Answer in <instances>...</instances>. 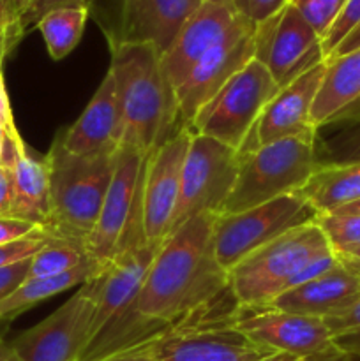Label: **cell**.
<instances>
[{
	"mask_svg": "<svg viewBox=\"0 0 360 361\" xmlns=\"http://www.w3.org/2000/svg\"><path fill=\"white\" fill-rule=\"evenodd\" d=\"M215 217L196 215L161 243L141 291L120 317L143 319L166 334L184 324L236 319L240 307L228 271L214 256Z\"/></svg>",
	"mask_w": 360,
	"mask_h": 361,
	"instance_id": "1",
	"label": "cell"
},
{
	"mask_svg": "<svg viewBox=\"0 0 360 361\" xmlns=\"http://www.w3.org/2000/svg\"><path fill=\"white\" fill-rule=\"evenodd\" d=\"M120 115V145L141 155L169 140L180 127L179 104L161 53L145 42L112 39V63Z\"/></svg>",
	"mask_w": 360,
	"mask_h": 361,
	"instance_id": "2",
	"label": "cell"
},
{
	"mask_svg": "<svg viewBox=\"0 0 360 361\" xmlns=\"http://www.w3.org/2000/svg\"><path fill=\"white\" fill-rule=\"evenodd\" d=\"M119 150V148H116ZM116 150L76 155L53 141L44 157L49 175V217L44 231L83 249L101 214Z\"/></svg>",
	"mask_w": 360,
	"mask_h": 361,
	"instance_id": "3",
	"label": "cell"
},
{
	"mask_svg": "<svg viewBox=\"0 0 360 361\" xmlns=\"http://www.w3.org/2000/svg\"><path fill=\"white\" fill-rule=\"evenodd\" d=\"M334 252L316 222L300 226L244 257L228 271V284L242 309H263L286 293L296 271Z\"/></svg>",
	"mask_w": 360,
	"mask_h": 361,
	"instance_id": "4",
	"label": "cell"
},
{
	"mask_svg": "<svg viewBox=\"0 0 360 361\" xmlns=\"http://www.w3.org/2000/svg\"><path fill=\"white\" fill-rule=\"evenodd\" d=\"M314 140L316 136L286 137L240 155L239 175L219 215L239 214L299 192L320 164Z\"/></svg>",
	"mask_w": 360,
	"mask_h": 361,
	"instance_id": "5",
	"label": "cell"
},
{
	"mask_svg": "<svg viewBox=\"0 0 360 361\" xmlns=\"http://www.w3.org/2000/svg\"><path fill=\"white\" fill-rule=\"evenodd\" d=\"M279 90L263 63L253 59L198 111L187 129L240 154L249 143L261 113Z\"/></svg>",
	"mask_w": 360,
	"mask_h": 361,
	"instance_id": "6",
	"label": "cell"
},
{
	"mask_svg": "<svg viewBox=\"0 0 360 361\" xmlns=\"http://www.w3.org/2000/svg\"><path fill=\"white\" fill-rule=\"evenodd\" d=\"M147 157L127 147L116 150L101 214L83 245L85 254L99 263H109L116 254L147 243L141 231V176Z\"/></svg>",
	"mask_w": 360,
	"mask_h": 361,
	"instance_id": "7",
	"label": "cell"
},
{
	"mask_svg": "<svg viewBox=\"0 0 360 361\" xmlns=\"http://www.w3.org/2000/svg\"><path fill=\"white\" fill-rule=\"evenodd\" d=\"M318 212L299 194L277 197L239 214L217 215L214 222V256L226 271L272 240L300 226L316 222Z\"/></svg>",
	"mask_w": 360,
	"mask_h": 361,
	"instance_id": "8",
	"label": "cell"
},
{
	"mask_svg": "<svg viewBox=\"0 0 360 361\" xmlns=\"http://www.w3.org/2000/svg\"><path fill=\"white\" fill-rule=\"evenodd\" d=\"M239 168V152L212 137L193 133L184 161L179 203L169 235L196 215H219L226 197L232 192Z\"/></svg>",
	"mask_w": 360,
	"mask_h": 361,
	"instance_id": "9",
	"label": "cell"
},
{
	"mask_svg": "<svg viewBox=\"0 0 360 361\" xmlns=\"http://www.w3.org/2000/svg\"><path fill=\"white\" fill-rule=\"evenodd\" d=\"M97 279V277H95ZM95 279L71 296L46 319L13 341L21 361H78L92 338L95 314Z\"/></svg>",
	"mask_w": 360,
	"mask_h": 361,
	"instance_id": "10",
	"label": "cell"
},
{
	"mask_svg": "<svg viewBox=\"0 0 360 361\" xmlns=\"http://www.w3.org/2000/svg\"><path fill=\"white\" fill-rule=\"evenodd\" d=\"M254 59L263 63L279 88L325 62L320 35L289 4L256 25Z\"/></svg>",
	"mask_w": 360,
	"mask_h": 361,
	"instance_id": "11",
	"label": "cell"
},
{
	"mask_svg": "<svg viewBox=\"0 0 360 361\" xmlns=\"http://www.w3.org/2000/svg\"><path fill=\"white\" fill-rule=\"evenodd\" d=\"M256 25L240 14L228 34L193 67L175 90L180 127H189L194 116L214 95L254 59Z\"/></svg>",
	"mask_w": 360,
	"mask_h": 361,
	"instance_id": "12",
	"label": "cell"
},
{
	"mask_svg": "<svg viewBox=\"0 0 360 361\" xmlns=\"http://www.w3.org/2000/svg\"><path fill=\"white\" fill-rule=\"evenodd\" d=\"M191 136V129L180 127L145 161L141 176V231L145 242L162 243L169 235Z\"/></svg>",
	"mask_w": 360,
	"mask_h": 361,
	"instance_id": "13",
	"label": "cell"
},
{
	"mask_svg": "<svg viewBox=\"0 0 360 361\" xmlns=\"http://www.w3.org/2000/svg\"><path fill=\"white\" fill-rule=\"evenodd\" d=\"M145 349L155 361H258L274 355L236 330L235 321L173 328Z\"/></svg>",
	"mask_w": 360,
	"mask_h": 361,
	"instance_id": "14",
	"label": "cell"
},
{
	"mask_svg": "<svg viewBox=\"0 0 360 361\" xmlns=\"http://www.w3.org/2000/svg\"><path fill=\"white\" fill-rule=\"evenodd\" d=\"M236 330L242 331L254 344L270 353L306 358L330 351V331L321 317L300 316L275 309H242L235 321Z\"/></svg>",
	"mask_w": 360,
	"mask_h": 361,
	"instance_id": "15",
	"label": "cell"
},
{
	"mask_svg": "<svg viewBox=\"0 0 360 361\" xmlns=\"http://www.w3.org/2000/svg\"><path fill=\"white\" fill-rule=\"evenodd\" d=\"M325 67L327 62L318 63L275 94L261 113L249 143L239 155L286 137L316 136V129L311 123V111L323 80Z\"/></svg>",
	"mask_w": 360,
	"mask_h": 361,
	"instance_id": "16",
	"label": "cell"
},
{
	"mask_svg": "<svg viewBox=\"0 0 360 361\" xmlns=\"http://www.w3.org/2000/svg\"><path fill=\"white\" fill-rule=\"evenodd\" d=\"M161 243H141L116 254L106 270L95 279V314L92 338L112 321L122 316L141 291ZM90 338V341H92ZM90 344V342H88Z\"/></svg>",
	"mask_w": 360,
	"mask_h": 361,
	"instance_id": "17",
	"label": "cell"
},
{
	"mask_svg": "<svg viewBox=\"0 0 360 361\" xmlns=\"http://www.w3.org/2000/svg\"><path fill=\"white\" fill-rule=\"evenodd\" d=\"M239 16L240 13L222 4L201 2L180 28L172 46L161 55L162 69L175 90L189 76L193 67L228 34Z\"/></svg>",
	"mask_w": 360,
	"mask_h": 361,
	"instance_id": "18",
	"label": "cell"
},
{
	"mask_svg": "<svg viewBox=\"0 0 360 361\" xmlns=\"http://www.w3.org/2000/svg\"><path fill=\"white\" fill-rule=\"evenodd\" d=\"M359 300L360 275L339 261L325 274L279 295L268 303V309L323 319L348 309Z\"/></svg>",
	"mask_w": 360,
	"mask_h": 361,
	"instance_id": "19",
	"label": "cell"
},
{
	"mask_svg": "<svg viewBox=\"0 0 360 361\" xmlns=\"http://www.w3.org/2000/svg\"><path fill=\"white\" fill-rule=\"evenodd\" d=\"M64 150L76 155H90L116 150L120 145V115L115 78L108 69L85 111L76 122L56 136Z\"/></svg>",
	"mask_w": 360,
	"mask_h": 361,
	"instance_id": "20",
	"label": "cell"
},
{
	"mask_svg": "<svg viewBox=\"0 0 360 361\" xmlns=\"http://www.w3.org/2000/svg\"><path fill=\"white\" fill-rule=\"evenodd\" d=\"M203 0H124L122 41L145 42L164 53Z\"/></svg>",
	"mask_w": 360,
	"mask_h": 361,
	"instance_id": "21",
	"label": "cell"
},
{
	"mask_svg": "<svg viewBox=\"0 0 360 361\" xmlns=\"http://www.w3.org/2000/svg\"><path fill=\"white\" fill-rule=\"evenodd\" d=\"M0 164L11 169L13 180L9 217L44 229L49 217V175L44 159L32 157L23 141L16 143L7 137Z\"/></svg>",
	"mask_w": 360,
	"mask_h": 361,
	"instance_id": "22",
	"label": "cell"
},
{
	"mask_svg": "<svg viewBox=\"0 0 360 361\" xmlns=\"http://www.w3.org/2000/svg\"><path fill=\"white\" fill-rule=\"evenodd\" d=\"M325 62L323 80L311 111V123L316 130L349 118L353 109H360V48Z\"/></svg>",
	"mask_w": 360,
	"mask_h": 361,
	"instance_id": "23",
	"label": "cell"
},
{
	"mask_svg": "<svg viewBox=\"0 0 360 361\" xmlns=\"http://www.w3.org/2000/svg\"><path fill=\"white\" fill-rule=\"evenodd\" d=\"M296 194L302 196L318 215L332 214L360 201V162L318 164L306 185Z\"/></svg>",
	"mask_w": 360,
	"mask_h": 361,
	"instance_id": "24",
	"label": "cell"
},
{
	"mask_svg": "<svg viewBox=\"0 0 360 361\" xmlns=\"http://www.w3.org/2000/svg\"><path fill=\"white\" fill-rule=\"evenodd\" d=\"M106 267H108V263H99V261L88 257L80 267L73 268L66 274L25 281L13 295L7 296L4 302H0V321L14 319L21 312L32 309L37 303L60 295V293L67 291L74 286L85 284V282L99 277L106 270Z\"/></svg>",
	"mask_w": 360,
	"mask_h": 361,
	"instance_id": "25",
	"label": "cell"
},
{
	"mask_svg": "<svg viewBox=\"0 0 360 361\" xmlns=\"http://www.w3.org/2000/svg\"><path fill=\"white\" fill-rule=\"evenodd\" d=\"M88 20V7H59L46 13L37 21L35 28L42 34L53 60H62L73 51L83 35Z\"/></svg>",
	"mask_w": 360,
	"mask_h": 361,
	"instance_id": "26",
	"label": "cell"
},
{
	"mask_svg": "<svg viewBox=\"0 0 360 361\" xmlns=\"http://www.w3.org/2000/svg\"><path fill=\"white\" fill-rule=\"evenodd\" d=\"M87 259L88 256L80 245H76L73 242H67V240L49 236L44 247L32 256L27 281L66 274V271L80 267Z\"/></svg>",
	"mask_w": 360,
	"mask_h": 361,
	"instance_id": "27",
	"label": "cell"
},
{
	"mask_svg": "<svg viewBox=\"0 0 360 361\" xmlns=\"http://www.w3.org/2000/svg\"><path fill=\"white\" fill-rule=\"evenodd\" d=\"M332 344L352 358H360V300L348 309L323 317Z\"/></svg>",
	"mask_w": 360,
	"mask_h": 361,
	"instance_id": "28",
	"label": "cell"
},
{
	"mask_svg": "<svg viewBox=\"0 0 360 361\" xmlns=\"http://www.w3.org/2000/svg\"><path fill=\"white\" fill-rule=\"evenodd\" d=\"M316 224L325 233L334 252L360 247V215L320 214Z\"/></svg>",
	"mask_w": 360,
	"mask_h": 361,
	"instance_id": "29",
	"label": "cell"
},
{
	"mask_svg": "<svg viewBox=\"0 0 360 361\" xmlns=\"http://www.w3.org/2000/svg\"><path fill=\"white\" fill-rule=\"evenodd\" d=\"M23 16L25 0H0V69L27 34Z\"/></svg>",
	"mask_w": 360,
	"mask_h": 361,
	"instance_id": "30",
	"label": "cell"
},
{
	"mask_svg": "<svg viewBox=\"0 0 360 361\" xmlns=\"http://www.w3.org/2000/svg\"><path fill=\"white\" fill-rule=\"evenodd\" d=\"M344 2L346 0H288L289 6L295 7L296 13L311 25L320 39L325 37Z\"/></svg>",
	"mask_w": 360,
	"mask_h": 361,
	"instance_id": "31",
	"label": "cell"
},
{
	"mask_svg": "<svg viewBox=\"0 0 360 361\" xmlns=\"http://www.w3.org/2000/svg\"><path fill=\"white\" fill-rule=\"evenodd\" d=\"M360 27V0H346L341 13L337 14L335 21L325 37L321 39V51L325 60L330 59L332 53L337 49V46L352 34L355 28Z\"/></svg>",
	"mask_w": 360,
	"mask_h": 361,
	"instance_id": "32",
	"label": "cell"
},
{
	"mask_svg": "<svg viewBox=\"0 0 360 361\" xmlns=\"http://www.w3.org/2000/svg\"><path fill=\"white\" fill-rule=\"evenodd\" d=\"M325 161L320 164H344L360 162V122L346 127L325 143Z\"/></svg>",
	"mask_w": 360,
	"mask_h": 361,
	"instance_id": "33",
	"label": "cell"
},
{
	"mask_svg": "<svg viewBox=\"0 0 360 361\" xmlns=\"http://www.w3.org/2000/svg\"><path fill=\"white\" fill-rule=\"evenodd\" d=\"M48 240V233L41 231L34 236H28V238L7 243V245H0V267H6V264L18 263V261L32 257L35 252H39L44 247V243Z\"/></svg>",
	"mask_w": 360,
	"mask_h": 361,
	"instance_id": "34",
	"label": "cell"
},
{
	"mask_svg": "<svg viewBox=\"0 0 360 361\" xmlns=\"http://www.w3.org/2000/svg\"><path fill=\"white\" fill-rule=\"evenodd\" d=\"M233 2H235L236 13L258 25L279 13L288 4V0H233Z\"/></svg>",
	"mask_w": 360,
	"mask_h": 361,
	"instance_id": "35",
	"label": "cell"
},
{
	"mask_svg": "<svg viewBox=\"0 0 360 361\" xmlns=\"http://www.w3.org/2000/svg\"><path fill=\"white\" fill-rule=\"evenodd\" d=\"M30 259H21L18 263L6 264L0 267V302L13 295L28 277V270H30Z\"/></svg>",
	"mask_w": 360,
	"mask_h": 361,
	"instance_id": "36",
	"label": "cell"
},
{
	"mask_svg": "<svg viewBox=\"0 0 360 361\" xmlns=\"http://www.w3.org/2000/svg\"><path fill=\"white\" fill-rule=\"evenodd\" d=\"M76 6H87V0H28L27 11L23 16V27L25 30H30L32 27L37 25V21L44 16L46 13L59 7H76Z\"/></svg>",
	"mask_w": 360,
	"mask_h": 361,
	"instance_id": "37",
	"label": "cell"
},
{
	"mask_svg": "<svg viewBox=\"0 0 360 361\" xmlns=\"http://www.w3.org/2000/svg\"><path fill=\"white\" fill-rule=\"evenodd\" d=\"M41 231H44V229L32 224V222L14 217H0V245L28 238V236H34Z\"/></svg>",
	"mask_w": 360,
	"mask_h": 361,
	"instance_id": "38",
	"label": "cell"
},
{
	"mask_svg": "<svg viewBox=\"0 0 360 361\" xmlns=\"http://www.w3.org/2000/svg\"><path fill=\"white\" fill-rule=\"evenodd\" d=\"M0 127L6 130V136L9 137L11 141H16V143L23 141L21 140L20 133H18V129H16V123H14L13 108H11L9 94H7L2 69H0Z\"/></svg>",
	"mask_w": 360,
	"mask_h": 361,
	"instance_id": "39",
	"label": "cell"
},
{
	"mask_svg": "<svg viewBox=\"0 0 360 361\" xmlns=\"http://www.w3.org/2000/svg\"><path fill=\"white\" fill-rule=\"evenodd\" d=\"M11 201H13L11 169L6 164H0V217H9Z\"/></svg>",
	"mask_w": 360,
	"mask_h": 361,
	"instance_id": "40",
	"label": "cell"
},
{
	"mask_svg": "<svg viewBox=\"0 0 360 361\" xmlns=\"http://www.w3.org/2000/svg\"><path fill=\"white\" fill-rule=\"evenodd\" d=\"M97 361H155V360L152 358V355L147 351V349L141 348V349H133V351H127V353H120V355L109 356V358H102Z\"/></svg>",
	"mask_w": 360,
	"mask_h": 361,
	"instance_id": "41",
	"label": "cell"
},
{
	"mask_svg": "<svg viewBox=\"0 0 360 361\" xmlns=\"http://www.w3.org/2000/svg\"><path fill=\"white\" fill-rule=\"evenodd\" d=\"M360 48V27L355 28V30L352 32V34L348 35V37L344 39V41L341 42V44L337 46V49H335L334 53L330 55V59H334V56H341V55H346V53L353 51V49H359ZM328 60V59H327Z\"/></svg>",
	"mask_w": 360,
	"mask_h": 361,
	"instance_id": "42",
	"label": "cell"
},
{
	"mask_svg": "<svg viewBox=\"0 0 360 361\" xmlns=\"http://www.w3.org/2000/svg\"><path fill=\"white\" fill-rule=\"evenodd\" d=\"M296 361H353V358L339 351L337 348H334L330 349V351L320 353V355L306 356V358H299Z\"/></svg>",
	"mask_w": 360,
	"mask_h": 361,
	"instance_id": "43",
	"label": "cell"
},
{
	"mask_svg": "<svg viewBox=\"0 0 360 361\" xmlns=\"http://www.w3.org/2000/svg\"><path fill=\"white\" fill-rule=\"evenodd\" d=\"M0 361H21L13 345L7 344L2 337H0Z\"/></svg>",
	"mask_w": 360,
	"mask_h": 361,
	"instance_id": "44",
	"label": "cell"
},
{
	"mask_svg": "<svg viewBox=\"0 0 360 361\" xmlns=\"http://www.w3.org/2000/svg\"><path fill=\"white\" fill-rule=\"evenodd\" d=\"M341 261H352V263H360V247L344 250V252H335Z\"/></svg>",
	"mask_w": 360,
	"mask_h": 361,
	"instance_id": "45",
	"label": "cell"
},
{
	"mask_svg": "<svg viewBox=\"0 0 360 361\" xmlns=\"http://www.w3.org/2000/svg\"><path fill=\"white\" fill-rule=\"evenodd\" d=\"M296 360H299L296 356L286 355V353H274V355H268L258 361H296Z\"/></svg>",
	"mask_w": 360,
	"mask_h": 361,
	"instance_id": "46",
	"label": "cell"
},
{
	"mask_svg": "<svg viewBox=\"0 0 360 361\" xmlns=\"http://www.w3.org/2000/svg\"><path fill=\"white\" fill-rule=\"evenodd\" d=\"M332 214H352V215H360V201L348 204V207H342L339 210L332 212Z\"/></svg>",
	"mask_w": 360,
	"mask_h": 361,
	"instance_id": "47",
	"label": "cell"
},
{
	"mask_svg": "<svg viewBox=\"0 0 360 361\" xmlns=\"http://www.w3.org/2000/svg\"><path fill=\"white\" fill-rule=\"evenodd\" d=\"M339 261H341V259H339ZM341 263L346 264L348 268H352V270L355 271L356 275H360V263H352V261H341Z\"/></svg>",
	"mask_w": 360,
	"mask_h": 361,
	"instance_id": "48",
	"label": "cell"
},
{
	"mask_svg": "<svg viewBox=\"0 0 360 361\" xmlns=\"http://www.w3.org/2000/svg\"><path fill=\"white\" fill-rule=\"evenodd\" d=\"M203 2H215V4H222V6L232 7V9H235V2H233V0H203ZM235 11H236V9H235Z\"/></svg>",
	"mask_w": 360,
	"mask_h": 361,
	"instance_id": "49",
	"label": "cell"
},
{
	"mask_svg": "<svg viewBox=\"0 0 360 361\" xmlns=\"http://www.w3.org/2000/svg\"><path fill=\"white\" fill-rule=\"evenodd\" d=\"M27 6H28V0H25V11H27Z\"/></svg>",
	"mask_w": 360,
	"mask_h": 361,
	"instance_id": "50",
	"label": "cell"
},
{
	"mask_svg": "<svg viewBox=\"0 0 360 361\" xmlns=\"http://www.w3.org/2000/svg\"><path fill=\"white\" fill-rule=\"evenodd\" d=\"M353 361H360V358H353Z\"/></svg>",
	"mask_w": 360,
	"mask_h": 361,
	"instance_id": "51",
	"label": "cell"
}]
</instances>
